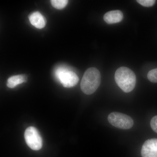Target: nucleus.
I'll list each match as a JSON object with an SVG mask.
<instances>
[{"mask_svg": "<svg viewBox=\"0 0 157 157\" xmlns=\"http://www.w3.org/2000/svg\"><path fill=\"white\" fill-rule=\"evenodd\" d=\"M27 81V77L25 75H18L11 76L7 81V85L10 88H13L18 85Z\"/></svg>", "mask_w": 157, "mask_h": 157, "instance_id": "9", "label": "nucleus"}, {"mask_svg": "<svg viewBox=\"0 0 157 157\" xmlns=\"http://www.w3.org/2000/svg\"><path fill=\"white\" fill-rule=\"evenodd\" d=\"M137 2L141 6L146 7H151L155 3V0H137Z\"/></svg>", "mask_w": 157, "mask_h": 157, "instance_id": "12", "label": "nucleus"}, {"mask_svg": "<svg viewBox=\"0 0 157 157\" xmlns=\"http://www.w3.org/2000/svg\"><path fill=\"white\" fill-rule=\"evenodd\" d=\"M108 121L113 126L121 129H130L134 125L132 117L121 113H111L108 115Z\"/></svg>", "mask_w": 157, "mask_h": 157, "instance_id": "4", "label": "nucleus"}, {"mask_svg": "<svg viewBox=\"0 0 157 157\" xmlns=\"http://www.w3.org/2000/svg\"><path fill=\"white\" fill-rule=\"evenodd\" d=\"M147 78L152 82H157V68L150 70L147 74Z\"/></svg>", "mask_w": 157, "mask_h": 157, "instance_id": "11", "label": "nucleus"}, {"mask_svg": "<svg viewBox=\"0 0 157 157\" xmlns=\"http://www.w3.org/2000/svg\"><path fill=\"white\" fill-rule=\"evenodd\" d=\"M29 18L31 24L36 28L42 29L45 27L46 20L40 12L36 11L32 13L29 15Z\"/></svg>", "mask_w": 157, "mask_h": 157, "instance_id": "8", "label": "nucleus"}, {"mask_svg": "<svg viewBox=\"0 0 157 157\" xmlns=\"http://www.w3.org/2000/svg\"><path fill=\"white\" fill-rule=\"evenodd\" d=\"M68 1L67 0H52L51 3L54 8L57 9H62L67 6Z\"/></svg>", "mask_w": 157, "mask_h": 157, "instance_id": "10", "label": "nucleus"}, {"mask_svg": "<svg viewBox=\"0 0 157 157\" xmlns=\"http://www.w3.org/2000/svg\"><path fill=\"white\" fill-rule=\"evenodd\" d=\"M55 76L64 87L71 88L78 83L79 78L76 73L64 68H59L55 71Z\"/></svg>", "mask_w": 157, "mask_h": 157, "instance_id": "3", "label": "nucleus"}, {"mask_svg": "<svg viewBox=\"0 0 157 157\" xmlns=\"http://www.w3.org/2000/svg\"><path fill=\"white\" fill-rule=\"evenodd\" d=\"M114 78L119 87L125 93H129L135 88L136 82L135 73L131 69L121 67L116 71Z\"/></svg>", "mask_w": 157, "mask_h": 157, "instance_id": "2", "label": "nucleus"}, {"mask_svg": "<svg viewBox=\"0 0 157 157\" xmlns=\"http://www.w3.org/2000/svg\"><path fill=\"white\" fill-rule=\"evenodd\" d=\"M122 12L119 10H114L107 12L104 15V21L108 24H113L121 22L123 18Z\"/></svg>", "mask_w": 157, "mask_h": 157, "instance_id": "7", "label": "nucleus"}, {"mask_svg": "<svg viewBox=\"0 0 157 157\" xmlns=\"http://www.w3.org/2000/svg\"><path fill=\"white\" fill-rule=\"evenodd\" d=\"M24 137L26 143L32 150L37 151L42 148V138L38 130L35 127H30L27 128L25 132Z\"/></svg>", "mask_w": 157, "mask_h": 157, "instance_id": "5", "label": "nucleus"}, {"mask_svg": "<svg viewBox=\"0 0 157 157\" xmlns=\"http://www.w3.org/2000/svg\"><path fill=\"white\" fill-rule=\"evenodd\" d=\"M150 125L152 129L157 133V115L154 117L150 122Z\"/></svg>", "mask_w": 157, "mask_h": 157, "instance_id": "13", "label": "nucleus"}, {"mask_svg": "<svg viewBox=\"0 0 157 157\" xmlns=\"http://www.w3.org/2000/svg\"><path fill=\"white\" fill-rule=\"evenodd\" d=\"M141 154L142 157H157V139L153 138L145 141Z\"/></svg>", "mask_w": 157, "mask_h": 157, "instance_id": "6", "label": "nucleus"}, {"mask_svg": "<svg viewBox=\"0 0 157 157\" xmlns=\"http://www.w3.org/2000/svg\"><path fill=\"white\" fill-rule=\"evenodd\" d=\"M101 75L97 68H89L85 72L82 79L80 87L84 94L90 95L94 94L100 86Z\"/></svg>", "mask_w": 157, "mask_h": 157, "instance_id": "1", "label": "nucleus"}]
</instances>
